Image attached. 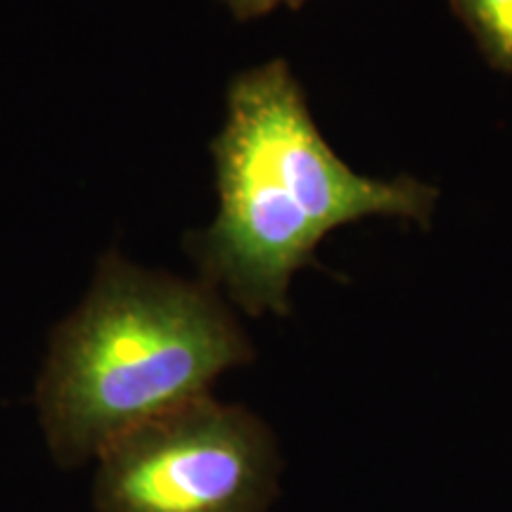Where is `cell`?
Here are the masks:
<instances>
[{
    "instance_id": "obj_2",
    "label": "cell",
    "mask_w": 512,
    "mask_h": 512,
    "mask_svg": "<svg viewBox=\"0 0 512 512\" xmlns=\"http://www.w3.org/2000/svg\"><path fill=\"white\" fill-rule=\"evenodd\" d=\"M249 358L252 344L214 287L105 261L86 302L53 335L36 387L50 456L62 467L95 460Z\"/></svg>"
},
{
    "instance_id": "obj_3",
    "label": "cell",
    "mask_w": 512,
    "mask_h": 512,
    "mask_svg": "<svg viewBox=\"0 0 512 512\" xmlns=\"http://www.w3.org/2000/svg\"><path fill=\"white\" fill-rule=\"evenodd\" d=\"M95 463V512H268L278 494L271 430L209 394L121 434Z\"/></svg>"
},
{
    "instance_id": "obj_5",
    "label": "cell",
    "mask_w": 512,
    "mask_h": 512,
    "mask_svg": "<svg viewBox=\"0 0 512 512\" xmlns=\"http://www.w3.org/2000/svg\"><path fill=\"white\" fill-rule=\"evenodd\" d=\"M223 5H228L230 12H233L238 19H254L261 15H268L278 5H287V8L297 10L302 8L306 0H221Z\"/></svg>"
},
{
    "instance_id": "obj_1",
    "label": "cell",
    "mask_w": 512,
    "mask_h": 512,
    "mask_svg": "<svg viewBox=\"0 0 512 512\" xmlns=\"http://www.w3.org/2000/svg\"><path fill=\"white\" fill-rule=\"evenodd\" d=\"M219 216L195 242L204 283L252 316L290 313L292 275L330 230L368 216L427 226L439 192L401 176L356 174L313 124L290 64L273 60L230 83L223 131L211 143Z\"/></svg>"
},
{
    "instance_id": "obj_4",
    "label": "cell",
    "mask_w": 512,
    "mask_h": 512,
    "mask_svg": "<svg viewBox=\"0 0 512 512\" xmlns=\"http://www.w3.org/2000/svg\"><path fill=\"white\" fill-rule=\"evenodd\" d=\"M486 62L512 74V0H448Z\"/></svg>"
}]
</instances>
